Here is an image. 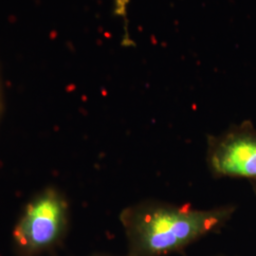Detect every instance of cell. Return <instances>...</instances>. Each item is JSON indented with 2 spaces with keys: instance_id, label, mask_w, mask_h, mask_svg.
<instances>
[{
  "instance_id": "1",
  "label": "cell",
  "mask_w": 256,
  "mask_h": 256,
  "mask_svg": "<svg viewBox=\"0 0 256 256\" xmlns=\"http://www.w3.org/2000/svg\"><path fill=\"white\" fill-rule=\"evenodd\" d=\"M236 207L226 205L209 210L190 205L144 202L120 214L128 238V256H164L178 252L216 230L232 216Z\"/></svg>"
},
{
  "instance_id": "2",
  "label": "cell",
  "mask_w": 256,
  "mask_h": 256,
  "mask_svg": "<svg viewBox=\"0 0 256 256\" xmlns=\"http://www.w3.org/2000/svg\"><path fill=\"white\" fill-rule=\"evenodd\" d=\"M68 225V204L54 189L40 192L23 212L14 232L19 250L36 256L57 245Z\"/></svg>"
},
{
  "instance_id": "3",
  "label": "cell",
  "mask_w": 256,
  "mask_h": 256,
  "mask_svg": "<svg viewBox=\"0 0 256 256\" xmlns=\"http://www.w3.org/2000/svg\"><path fill=\"white\" fill-rule=\"evenodd\" d=\"M207 160L214 176L256 182V128L243 122L212 138Z\"/></svg>"
},
{
  "instance_id": "4",
  "label": "cell",
  "mask_w": 256,
  "mask_h": 256,
  "mask_svg": "<svg viewBox=\"0 0 256 256\" xmlns=\"http://www.w3.org/2000/svg\"><path fill=\"white\" fill-rule=\"evenodd\" d=\"M252 187H254V192L256 194V182H252Z\"/></svg>"
},
{
  "instance_id": "5",
  "label": "cell",
  "mask_w": 256,
  "mask_h": 256,
  "mask_svg": "<svg viewBox=\"0 0 256 256\" xmlns=\"http://www.w3.org/2000/svg\"><path fill=\"white\" fill-rule=\"evenodd\" d=\"M104 256V254H96V256Z\"/></svg>"
}]
</instances>
